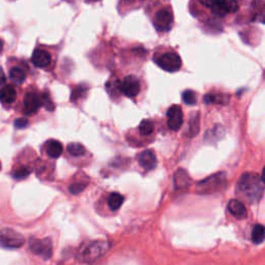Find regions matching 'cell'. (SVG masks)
Returning a JSON list of instances; mask_svg holds the SVG:
<instances>
[{"instance_id": "1", "label": "cell", "mask_w": 265, "mask_h": 265, "mask_svg": "<svg viewBox=\"0 0 265 265\" xmlns=\"http://www.w3.org/2000/svg\"><path fill=\"white\" fill-rule=\"evenodd\" d=\"M241 4V0H191L190 9L196 18L218 21L237 15Z\"/></svg>"}, {"instance_id": "2", "label": "cell", "mask_w": 265, "mask_h": 265, "mask_svg": "<svg viewBox=\"0 0 265 265\" xmlns=\"http://www.w3.org/2000/svg\"><path fill=\"white\" fill-rule=\"evenodd\" d=\"M147 14L159 32H168L174 25V13L172 5L165 0H154L147 6Z\"/></svg>"}, {"instance_id": "3", "label": "cell", "mask_w": 265, "mask_h": 265, "mask_svg": "<svg viewBox=\"0 0 265 265\" xmlns=\"http://www.w3.org/2000/svg\"><path fill=\"white\" fill-rule=\"evenodd\" d=\"M263 189L262 176L255 173L242 174L237 183V193L250 203H256L262 198Z\"/></svg>"}, {"instance_id": "4", "label": "cell", "mask_w": 265, "mask_h": 265, "mask_svg": "<svg viewBox=\"0 0 265 265\" xmlns=\"http://www.w3.org/2000/svg\"><path fill=\"white\" fill-rule=\"evenodd\" d=\"M155 62L164 71L169 73L179 71L182 64L180 56L173 51H167L161 53L158 57L155 56Z\"/></svg>"}, {"instance_id": "5", "label": "cell", "mask_w": 265, "mask_h": 265, "mask_svg": "<svg viewBox=\"0 0 265 265\" xmlns=\"http://www.w3.org/2000/svg\"><path fill=\"white\" fill-rule=\"evenodd\" d=\"M109 250V244L105 241H94L90 243L89 245L82 251L81 258L82 261L85 262H92L96 260L97 258H100L101 256Z\"/></svg>"}, {"instance_id": "6", "label": "cell", "mask_w": 265, "mask_h": 265, "mask_svg": "<svg viewBox=\"0 0 265 265\" xmlns=\"http://www.w3.org/2000/svg\"><path fill=\"white\" fill-rule=\"evenodd\" d=\"M24 237L20 233L12 229L0 230V247L17 249L22 247Z\"/></svg>"}, {"instance_id": "7", "label": "cell", "mask_w": 265, "mask_h": 265, "mask_svg": "<svg viewBox=\"0 0 265 265\" xmlns=\"http://www.w3.org/2000/svg\"><path fill=\"white\" fill-rule=\"evenodd\" d=\"M29 247L33 254L44 259H49L52 256V241L51 239H35L31 238Z\"/></svg>"}, {"instance_id": "8", "label": "cell", "mask_w": 265, "mask_h": 265, "mask_svg": "<svg viewBox=\"0 0 265 265\" xmlns=\"http://www.w3.org/2000/svg\"><path fill=\"white\" fill-rule=\"evenodd\" d=\"M182 122L183 113L181 108L178 105L171 106L168 112H167V124H168L169 129L174 132H177L180 130Z\"/></svg>"}, {"instance_id": "9", "label": "cell", "mask_w": 265, "mask_h": 265, "mask_svg": "<svg viewBox=\"0 0 265 265\" xmlns=\"http://www.w3.org/2000/svg\"><path fill=\"white\" fill-rule=\"evenodd\" d=\"M120 91L127 97H135L140 92V82L135 76H127L120 82Z\"/></svg>"}, {"instance_id": "10", "label": "cell", "mask_w": 265, "mask_h": 265, "mask_svg": "<svg viewBox=\"0 0 265 265\" xmlns=\"http://www.w3.org/2000/svg\"><path fill=\"white\" fill-rule=\"evenodd\" d=\"M32 63L40 68H45L47 66L50 65L51 61H52V56L50 54V52L45 50V49H41L37 48L34 50L33 54H32Z\"/></svg>"}, {"instance_id": "11", "label": "cell", "mask_w": 265, "mask_h": 265, "mask_svg": "<svg viewBox=\"0 0 265 265\" xmlns=\"http://www.w3.org/2000/svg\"><path fill=\"white\" fill-rule=\"evenodd\" d=\"M42 106L41 96L34 92H28L24 97V113L26 115L34 114Z\"/></svg>"}, {"instance_id": "12", "label": "cell", "mask_w": 265, "mask_h": 265, "mask_svg": "<svg viewBox=\"0 0 265 265\" xmlns=\"http://www.w3.org/2000/svg\"><path fill=\"white\" fill-rule=\"evenodd\" d=\"M138 162L142 168H144L147 171L154 169L156 167V164H158V161H156V156H155L154 152L150 149L142 151L141 154L139 155Z\"/></svg>"}, {"instance_id": "13", "label": "cell", "mask_w": 265, "mask_h": 265, "mask_svg": "<svg viewBox=\"0 0 265 265\" xmlns=\"http://www.w3.org/2000/svg\"><path fill=\"white\" fill-rule=\"evenodd\" d=\"M228 210L234 218H236L238 220H243L247 218L248 215V211L247 208H245V206L243 205L242 202L238 200H231L228 204Z\"/></svg>"}, {"instance_id": "14", "label": "cell", "mask_w": 265, "mask_h": 265, "mask_svg": "<svg viewBox=\"0 0 265 265\" xmlns=\"http://www.w3.org/2000/svg\"><path fill=\"white\" fill-rule=\"evenodd\" d=\"M63 147L62 144L57 140L48 141L46 145V152L52 159H58L62 154Z\"/></svg>"}, {"instance_id": "15", "label": "cell", "mask_w": 265, "mask_h": 265, "mask_svg": "<svg viewBox=\"0 0 265 265\" xmlns=\"http://www.w3.org/2000/svg\"><path fill=\"white\" fill-rule=\"evenodd\" d=\"M17 97L16 89L12 85H5L0 89V102L4 104H12Z\"/></svg>"}, {"instance_id": "16", "label": "cell", "mask_w": 265, "mask_h": 265, "mask_svg": "<svg viewBox=\"0 0 265 265\" xmlns=\"http://www.w3.org/2000/svg\"><path fill=\"white\" fill-rule=\"evenodd\" d=\"M224 178H225V175H223V173H219L217 175L211 176V177L208 179L201 181L200 184H198V185H200L201 191H207L210 189L211 185L217 186V185L221 184L223 182Z\"/></svg>"}, {"instance_id": "17", "label": "cell", "mask_w": 265, "mask_h": 265, "mask_svg": "<svg viewBox=\"0 0 265 265\" xmlns=\"http://www.w3.org/2000/svg\"><path fill=\"white\" fill-rule=\"evenodd\" d=\"M124 201L123 196L120 195L119 193H112L109 198H108V206L111 210H117L120 208V206L122 205Z\"/></svg>"}, {"instance_id": "18", "label": "cell", "mask_w": 265, "mask_h": 265, "mask_svg": "<svg viewBox=\"0 0 265 265\" xmlns=\"http://www.w3.org/2000/svg\"><path fill=\"white\" fill-rule=\"evenodd\" d=\"M9 78H11V80L18 84V85H20L22 84L25 79H26V74L25 72L22 70L21 67H13L11 71H9Z\"/></svg>"}, {"instance_id": "19", "label": "cell", "mask_w": 265, "mask_h": 265, "mask_svg": "<svg viewBox=\"0 0 265 265\" xmlns=\"http://www.w3.org/2000/svg\"><path fill=\"white\" fill-rule=\"evenodd\" d=\"M186 177H189L188 173H186L184 170H178L177 172L175 173L174 176V182L176 188H185V186H188L190 183V179H185Z\"/></svg>"}, {"instance_id": "20", "label": "cell", "mask_w": 265, "mask_h": 265, "mask_svg": "<svg viewBox=\"0 0 265 265\" xmlns=\"http://www.w3.org/2000/svg\"><path fill=\"white\" fill-rule=\"evenodd\" d=\"M264 232L265 229L262 225L257 224L255 225V227L252 232V240L255 244H260L264 240Z\"/></svg>"}, {"instance_id": "21", "label": "cell", "mask_w": 265, "mask_h": 265, "mask_svg": "<svg viewBox=\"0 0 265 265\" xmlns=\"http://www.w3.org/2000/svg\"><path fill=\"white\" fill-rule=\"evenodd\" d=\"M153 130H154V125H153L152 121H150L148 119L142 120L139 124V132L143 136H149L150 134H152Z\"/></svg>"}, {"instance_id": "22", "label": "cell", "mask_w": 265, "mask_h": 265, "mask_svg": "<svg viewBox=\"0 0 265 265\" xmlns=\"http://www.w3.org/2000/svg\"><path fill=\"white\" fill-rule=\"evenodd\" d=\"M67 151L73 156H80L85 153V147L80 143H71L67 146Z\"/></svg>"}, {"instance_id": "23", "label": "cell", "mask_w": 265, "mask_h": 265, "mask_svg": "<svg viewBox=\"0 0 265 265\" xmlns=\"http://www.w3.org/2000/svg\"><path fill=\"white\" fill-rule=\"evenodd\" d=\"M199 131V114L194 113L190 119V135L194 137Z\"/></svg>"}, {"instance_id": "24", "label": "cell", "mask_w": 265, "mask_h": 265, "mask_svg": "<svg viewBox=\"0 0 265 265\" xmlns=\"http://www.w3.org/2000/svg\"><path fill=\"white\" fill-rule=\"evenodd\" d=\"M181 96H182V101L186 105L194 106L196 105V103H197V96H196V93L193 90H185Z\"/></svg>"}, {"instance_id": "25", "label": "cell", "mask_w": 265, "mask_h": 265, "mask_svg": "<svg viewBox=\"0 0 265 265\" xmlns=\"http://www.w3.org/2000/svg\"><path fill=\"white\" fill-rule=\"evenodd\" d=\"M30 172H31V170L27 168V167H22V168H19L18 170L14 171L12 173V176L15 179L20 180V179H24V178L28 177V176L30 175Z\"/></svg>"}, {"instance_id": "26", "label": "cell", "mask_w": 265, "mask_h": 265, "mask_svg": "<svg viewBox=\"0 0 265 265\" xmlns=\"http://www.w3.org/2000/svg\"><path fill=\"white\" fill-rule=\"evenodd\" d=\"M87 91V87L84 86V85H80V86H77L75 89L73 90L72 92V102H75V101H78V99H80V97L83 96V93H86Z\"/></svg>"}, {"instance_id": "27", "label": "cell", "mask_w": 265, "mask_h": 265, "mask_svg": "<svg viewBox=\"0 0 265 265\" xmlns=\"http://www.w3.org/2000/svg\"><path fill=\"white\" fill-rule=\"evenodd\" d=\"M41 103H42V106H44L48 111H53L54 110L55 106H54L53 102L51 101L50 96H49L48 93H44L43 95H41Z\"/></svg>"}, {"instance_id": "28", "label": "cell", "mask_w": 265, "mask_h": 265, "mask_svg": "<svg viewBox=\"0 0 265 265\" xmlns=\"http://www.w3.org/2000/svg\"><path fill=\"white\" fill-rule=\"evenodd\" d=\"M86 186H87V183L75 182V183H73V184L70 186V192H71L72 194H75V195L80 194V193H82V192L85 190Z\"/></svg>"}, {"instance_id": "29", "label": "cell", "mask_w": 265, "mask_h": 265, "mask_svg": "<svg viewBox=\"0 0 265 265\" xmlns=\"http://www.w3.org/2000/svg\"><path fill=\"white\" fill-rule=\"evenodd\" d=\"M29 124V121L26 118H19L15 121V126L17 129H25Z\"/></svg>"}, {"instance_id": "30", "label": "cell", "mask_w": 265, "mask_h": 265, "mask_svg": "<svg viewBox=\"0 0 265 265\" xmlns=\"http://www.w3.org/2000/svg\"><path fill=\"white\" fill-rule=\"evenodd\" d=\"M4 83H5V76H4L2 68L0 67V86L3 85Z\"/></svg>"}, {"instance_id": "31", "label": "cell", "mask_w": 265, "mask_h": 265, "mask_svg": "<svg viewBox=\"0 0 265 265\" xmlns=\"http://www.w3.org/2000/svg\"><path fill=\"white\" fill-rule=\"evenodd\" d=\"M85 1L86 2H88V3H93V2H97V1H101V0H85Z\"/></svg>"}, {"instance_id": "32", "label": "cell", "mask_w": 265, "mask_h": 265, "mask_svg": "<svg viewBox=\"0 0 265 265\" xmlns=\"http://www.w3.org/2000/svg\"><path fill=\"white\" fill-rule=\"evenodd\" d=\"M2 49H3V42L1 41V38H0V52L2 51Z\"/></svg>"}, {"instance_id": "33", "label": "cell", "mask_w": 265, "mask_h": 265, "mask_svg": "<svg viewBox=\"0 0 265 265\" xmlns=\"http://www.w3.org/2000/svg\"><path fill=\"white\" fill-rule=\"evenodd\" d=\"M0 169H1V163H0Z\"/></svg>"}]
</instances>
